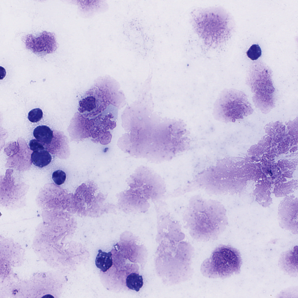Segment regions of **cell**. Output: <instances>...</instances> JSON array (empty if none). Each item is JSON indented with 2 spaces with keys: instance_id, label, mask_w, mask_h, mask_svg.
Instances as JSON below:
<instances>
[{
  "instance_id": "277c9868",
  "label": "cell",
  "mask_w": 298,
  "mask_h": 298,
  "mask_svg": "<svg viewBox=\"0 0 298 298\" xmlns=\"http://www.w3.org/2000/svg\"><path fill=\"white\" fill-rule=\"evenodd\" d=\"M52 159L50 154L45 150L34 151L31 155V160L33 164L40 168L48 165Z\"/></svg>"
},
{
  "instance_id": "9c48e42d",
  "label": "cell",
  "mask_w": 298,
  "mask_h": 298,
  "mask_svg": "<svg viewBox=\"0 0 298 298\" xmlns=\"http://www.w3.org/2000/svg\"><path fill=\"white\" fill-rule=\"evenodd\" d=\"M66 175L63 171L59 170L54 171L52 174V179L57 185H60L64 184L66 180Z\"/></svg>"
},
{
  "instance_id": "ba28073f",
  "label": "cell",
  "mask_w": 298,
  "mask_h": 298,
  "mask_svg": "<svg viewBox=\"0 0 298 298\" xmlns=\"http://www.w3.org/2000/svg\"><path fill=\"white\" fill-rule=\"evenodd\" d=\"M43 113L42 110L37 108L32 109L28 113V118L32 123H37L42 118Z\"/></svg>"
},
{
  "instance_id": "7c38bea8",
  "label": "cell",
  "mask_w": 298,
  "mask_h": 298,
  "mask_svg": "<svg viewBox=\"0 0 298 298\" xmlns=\"http://www.w3.org/2000/svg\"><path fill=\"white\" fill-rule=\"evenodd\" d=\"M43 297H45V298H51V297H54L53 296H52V295H45V296Z\"/></svg>"
},
{
  "instance_id": "5b68a950",
  "label": "cell",
  "mask_w": 298,
  "mask_h": 298,
  "mask_svg": "<svg viewBox=\"0 0 298 298\" xmlns=\"http://www.w3.org/2000/svg\"><path fill=\"white\" fill-rule=\"evenodd\" d=\"M95 263L97 267L102 271H107L112 265L111 253H107L99 250L96 258Z\"/></svg>"
},
{
  "instance_id": "8992f818",
  "label": "cell",
  "mask_w": 298,
  "mask_h": 298,
  "mask_svg": "<svg viewBox=\"0 0 298 298\" xmlns=\"http://www.w3.org/2000/svg\"><path fill=\"white\" fill-rule=\"evenodd\" d=\"M126 285L130 289L139 291L143 285V280L142 276L138 274L132 273L129 275L126 279Z\"/></svg>"
},
{
  "instance_id": "6da1fadb",
  "label": "cell",
  "mask_w": 298,
  "mask_h": 298,
  "mask_svg": "<svg viewBox=\"0 0 298 298\" xmlns=\"http://www.w3.org/2000/svg\"><path fill=\"white\" fill-rule=\"evenodd\" d=\"M242 264L241 254L229 245H221L214 250L202 263L201 271L209 278L224 279L239 274Z\"/></svg>"
},
{
  "instance_id": "7a4b0ae2",
  "label": "cell",
  "mask_w": 298,
  "mask_h": 298,
  "mask_svg": "<svg viewBox=\"0 0 298 298\" xmlns=\"http://www.w3.org/2000/svg\"><path fill=\"white\" fill-rule=\"evenodd\" d=\"M297 246H295L294 249L286 252L282 257L281 263L283 265L284 271L288 273L297 271Z\"/></svg>"
},
{
  "instance_id": "3957f363",
  "label": "cell",
  "mask_w": 298,
  "mask_h": 298,
  "mask_svg": "<svg viewBox=\"0 0 298 298\" xmlns=\"http://www.w3.org/2000/svg\"><path fill=\"white\" fill-rule=\"evenodd\" d=\"M35 138L42 143L50 144L53 137V131L49 127L46 125H40L36 127L33 131Z\"/></svg>"
},
{
  "instance_id": "8fae6325",
  "label": "cell",
  "mask_w": 298,
  "mask_h": 298,
  "mask_svg": "<svg viewBox=\"0 0 298 298\" xmlns=\"http://www.w3.org/2000/svg\"><path fill=\"white\" fill-rule=\"evenodd\" d=\"M0 79H3L5 77L6 74V72L4 68L1 66L0 67Z\"/></svg>"
},
{
  "instance_id": "30bf717a",
  "label": "cell",
  "mask_w": 298,
  "mask_h": 298,
  "mask_svg": "<svg viewBox=\"0 0 298 298\" xmlns=\"http://www.w3.org/2000/svg\"><path fill=\"white\" fill-rule=\"evenodd\" d=\"M30 149L33 152L44 150L42 144L37 140L32 139L29 143Z\"/></svg>"
},
{
  "instance_id": "52a82bcc",
  "label": "cell",
  "mask_w": 298,
  "mask_h": 298,
  "mask_svg": "<svg viewBox=\"0 0 298 298\" xmlns=\"http://www.w3.org/2000/svg\"><path fill=\"white\" fill-rule=\"evenodd\" d=\"M246 53L248 57L252 60H256L259 58L262 54L261 49L258 45H252Z\"/></svg>"
}]
</instances>
